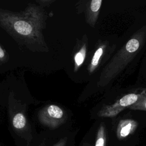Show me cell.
<instances>
[{"mask_svg": "<svg viewBox=\"0 0 146 146\" xmlns=\"http://www.w3.org/2000/svg\"><path fill=\"white\" fill-rule=\"evenodd\" d=\"M7 60V55L5 50L0 46V62H5Z\"/></svg>", "mask_w": 146, "mask_h": 146, "instance_id": "12", "label": "cell"}, {"mask_svg": "<svg viewBox=\"0 0 146 146\" xmlns=\"http://www.w3.org/2000/svg\"><path fill=\"white\" fill-rule=\"evenodd\" d=\"M107 137L106 126L104 123H101L97 131L94 146H107Z\"/></svg>", "mask_w": 146, "mask_h": 146, "instance_id": "10", "label": "cell"}, {"mask_svg": "<svg viewBox=\"0 0 146 146\" xmlns=\"http://www.w3.org/2000/svg\"><path fill=\"white\" fill-rule=\"evenodd\" d=\"M67 142V137H64L60 139L56 143H55L53 146H66Z\"/></svg>", "mask_w": 146, "mask_h": 146, "instance_id": "13", "label": "cell"}, {"mask_svg": "<svg viewBox=\"0 0 146 146\" xmlns=\"http://www.w3.org/2000/svg\"><path fill=\"white\" fill-rule=\"evenodd\" d=\"M54 1H51V0H40V1H36V2L39 3V6L43 7V6H48L50 5Z\"/></svg>", "mask_w": 146, "mask_h": 146, "instance_id": "14", "label": "cell"}, {"mask_svg": "<svg viewBox=\"0 0 146 146\" xmlns=\"http://www.w3.org/2000/svg\"><path fill=\"white\" fill-rule=\"evenodd\" d=\"M145 97H146V88H137L133 92L124 95L112 104L102 107L98 113V115L102 117L116 116L125 108H128Z\"/></svg>", "mask_w": 146, "mask_h": 146, "instance_id": "3", "label": "cell"}, {"mask_svg": "<svg viewBox=\"0 0 146 146\" xmlns=\"http://www.w3.org/2000/svg\"><path fill=\"white\" fill-rule=\"evenodd\" d=\"M129 109L132 110H139L146 111V97L142 98L134 104L128 107Z\"/></svg>", "mask_w": 146, "mask_h": 146, "instance_id": "11", "label": "cell"}, {"mask_svg": "<svg viewBox=\"0 0 146 146\" xmlns=\"http://www.w3.org/2000/svg\"><path fill=\"white\" fill-rule=\"evenodd\" d=\"M83 146H87V145H86V144H84V145H83ZM88 146H90V145H88Z\"/></svg>", "mask_w": 146, "mask_h": 146, "instance_id": "15", "label": "cell"}, {"mask_svg": "<svg viewBox=\"0 0 146 146\" xmlns=\"http://www.w3.org/2000/svg\"><path fill=\"white\" fill-rule=\"evenodd\" d=\"M46 19L43 7L34 3L29 4L19 13L0 9V26L18 43L31 51H48L42 33Z\"/></svg>", "mask_w": 146, "mask_h": 146, "instance_id": "1", "label": "cell"}, {"mask_svg": "<svg viewBox=\"0 0 146 146\" xmlns=\"http://www.w3.org/2000/svg\"><path fill=\"white\" fill-rule=\"evenodd\" d=\"M138 123L131 119L120 120L117 124L116 135L118 140H123L132 135L137 129Z\"/></svg>", "mask_w": 146, "mask_h": 146, "instance_id": "5", "label": "cell"}, {"mask_svg": "<svg viewBox=\"0 0 146 146\" xmlns=\"http://www.w3.org/2000/svg\"><path fill=\"white\" fill-rule=\"evenodd\" d=\"M38 119L43 125L51 129H55L64 123L67 119V115L59 106L50 104L39 112Z\"/></svg>", "mask_w": 146, "mask_h": 146, "instance_id": "4", "label": "cell"}, {"mask_svg": "<svg viewBox=\"0 0 146 146\" xmlns=\"http://www.w3.org/2000/svg\"><path fill=\"white\" fill-rule=\"evenodd\" d=\"M146 38V26L135 33L102 70L98 86L104 87L116 78L139 52Z\"/></svg>", "mask_w": 146, "mask_h": 146, "instance_id": "2", "label": "cell"}, {"mask_svg": "<svg viewBox=\"0 0 146 146\" xmlns=\"http://www.w3.org/2000/svg\"><path fill=\"white\" fill-rule=\"evenodd\" d=\"M11 123L14 129L20 135H22L28 130L27 119L22 112H18L13 116Z\"/></svg>", "mask_w": 146, "mask_h": 146, "instance_id": "9", "label": "cell"}, {"mask_svg": "<svg viewBox=\"0 0 146 146\" xmlns=\"http://www.w3.org/2000/svg\"><path fill=\"white\" fill-rule=\"evenodd\" d=\"M107 47V43L106 42H101L98 46L94 55L91 58V62L88 66V72L89 74L93 73L99 67L102 57L105 54Z\"/></svg>", "mask_w": 146, "mask_h": 146, "instance_id": "7", "label": "cell"}, {"mask_svg": "<svg viewBox=\"0 0 146 146\" xmlns=\"http://www.w3.org/2000/svg\"><path fill=\"white\" fill-rule=\"evenodd\" d=\"M102 0H92L86 1V21L92 27H94L99 17L102 5Z\"/></svg>", "mask_w": 146, "mask_h": 146, "instance_id": "6", "label": "cell"}, {"mask_svg": "<svg viewBox=\"0 0 146 146\" xmlns=\"http://www.w3.org/2000/svg\"><path fill=\"white\" fill-rule=\"evenodd\" d=\"M87 50V38L86 36H84L80 43V46L74 55V72H76L83 63L86 56Z\"/></svg>", "mask_w": 146, "mask_h": 146, "instance_id": "8", "label": "cell"}]
</instances>
